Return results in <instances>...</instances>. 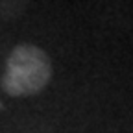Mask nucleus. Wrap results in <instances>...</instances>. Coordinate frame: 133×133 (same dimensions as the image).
Returning a JSON list of instances; mask_svg holds the SVG:
<instances>
[{
	"mask_svg": "<svg viewBox=\"0 0 133 133\" xmlns=\"http://www.w3.org/2000/svg\"><path fill=\"white\" fill-rule=\"evenodd\" d=\"M33 133H52V131H50V129H39V128H37Z\"/></svg>",
	"mask_w": 133,
	"mask_h": 133,
	"instance_id": "obj_3",
	"label": "nucleus"
},
{
	"mask_svg": "<svg viewBox=\"0 0 133 133\" xmlns=\"http://www.w3.org/2000/svg\"><path fill=\"white\" fill-rule=\"evenodd\" d=\"M52 78V61L35 44H19L8 56L2 74V91L8 96H33L41 92Z\"/></svg>",
	"mask_w": 133,
	"mask_h": 133,
	"instance_id": "obj_1",
	"label": "nucleus"
},
{
	"mask_svg": "<svg viewBox=\"0 0 133 133\" xmlns=\"http://www.w3.org/2000/svg\"><path fill=\"white\" fill-rule=\"evenodd\" d=\"M30 0H0V21H15L26 11Z\"/></svg>",
	"mask_w": 133,
	"mask_h": 133,
	"instance_id": "obj_2",
	"label": "nucleus"
}]
</instances>
